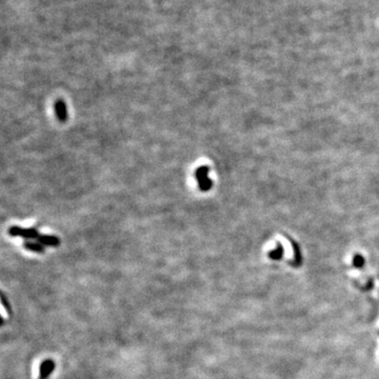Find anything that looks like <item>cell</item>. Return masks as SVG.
I'll return each mask as SVG.
<instances>
[{
  "instance_id": "1",
  "label": "cell",
  "mask_w": 379,
  "mask_h": 379,
  "mask_svg": "<svg viewBox=\"0 0 379 379\" xmlns=\"http://www.w3.org/2000/svg\"><path fill=\"white\" fill-rule=\"evenodd\" d=\"M209 171H210V167L208 165H201L198 167L195 173L199 189L202 192H208L213 187V181L208 177Z\"/></svg>"
},
{
  "instance_id": "2",
  "label": "cell",
  "mask_w": 379,
  "mask_h": 379,
  "mask_svg": "<svg viewBox=\"0 0 379 379\" xmlns=\"http://www.w3.org/2000/svg\"><path fill=\"white\" fill-rule=\"evenodd\" d=\"M8 234L13 237H21L25 238V239H38V237L40 236L39 232L35 227L23 228L17 226H13L8 228Z\"/></svg>"
},
{
  "instance_id": "3",
  "label": "cell",
  "mask_w": 379,
  "mask_h": 379,
  "mask_svg": "<svg viewBox=\"0 0 379 379\" xmlns=\"http://www.w3.org/2000/svg\"><path fill=\"white\" fill-rule=\"evenodd\" d=\"M54 370H55V361L53 359H46L40 365L39 379H48L49 376L54 372Z\"/></svg>"
},
{
  "instance_id": "4",
  "label": "cell",
  "mask_w": 379,
  "mask_h": 379,
  "mask_svg": "<svg viewBox=\"0 0 379 379\" xmlns=\"http://www.w3.org/2000/svg\"><path fill=\"white\" fill-rule=\"evenodd\" d=\"M55 113L59 121L66 122L68 120L67 105L63 99H58L55 103Z\"/></svg>"
},
{
  "instance_id": "5",
  "label": "cell",
  "mask_w": 379,
  "mask_h": 379,
  "mask_svg": "<svg viewBox=\"0 0 379 379\" xmlns=\"http://www.w3.org/2000/svg\"><path fill=\"white\" fill-rule=\"evenodd\" d=\"M37 240L42 245L53 246V248H56V246H58L60 244V239L54 235H40Z\"/></svg>"
},
{
  "instance_id": "6",
  "label": "cell",
  "mask_w": 379,
  "mask_h": 379,
  "mask_svg": "<svg viewBox=\"0 0 379 379\" xmlns=\"http://www.w3.org/2000/svg\"><path fill=\"white\" fill-rule=\"evenodd\" d=\"M23 246L29 251H32V252H36V253H39V254H42L45 253L46 249H45V245H42L40 242H34V241H25L23 243Z\"/></svg>"
},
{
  "instance_id": "7",
  "label": "cell",
  "mask_w": 379,
  "mask_h": 379,
  "mask_svg": "<svg viewBox=\"0 0 379 379\" xmlns=\"http://www.w3.org/2000/svg\"><path fill=\"white\" fill-rule=\"evenodd\" d=\"M291 240V243H292V246H293V250H294V262L293 264L296 267L301 266L302 264V261H303V256H302V252H301V248H299V245L297 242H295L294 240L290 239Z\"/></svg>"
},
{
  "instance_id": "8",
  "label": "cell",
  "mask_w": 379,
  "mask_h": 379,
  "mask_svg": "<svg viewBox=\"0 0 379 379\" xmlns=\"http://www.w3.org/2000/svg\"><path fill=\"white\" fill-rule=\"evenodd\" d=\"M268 256H269V258H271L273 260H279V259L283 258V256H284V248H283V245H281L280 243H277L276 249L269 252Z\"/></svg>"
},
{
  "instance_id": "9",
  "label": "cell",
  "mask_w": 379,
  "mask_h": 379,
  "mask_svg": "<svg viewBox=\"0 0 379 379\" xmlns=\"http://www.w3.org/2000/svg\"><path fill=\"white\" fill-rule=\"evenodd\" d=\"M353 266L357 269L363 268L365 266V258H364L363 255H360V254L355 255V256L353 257Z\"/></svg>"
},
{
  "instance_id": "10",
  "label": "cell",
  "mask_w": 379,
  "mask_h": 379,
  "mask_svg": "<svg viewBox=\"0 0 379 379\" xmlns=\"http://www.w3.org/2000/svg\"><path fill=\"white\" fill-rule=\"evenodd\" d=\"M1 303L6 307V310L8 311V313H11L12 312V308H11L10 303H7V299H6V297H5V295L3 293L1 294Z\"/></svg>"
}]
</instances>
